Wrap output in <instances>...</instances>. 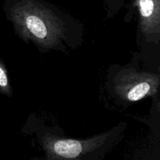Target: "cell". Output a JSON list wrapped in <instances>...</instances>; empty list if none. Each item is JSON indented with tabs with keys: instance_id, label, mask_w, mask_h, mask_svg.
<instances>
[{
	"instance_id": "1",
	"label": "cell",
	"mask_w": 160,
	"mask_h": 160,
	"mask_svg": "<svg viewBox=\"0 0 160 160\" xmlns=\"http://www.w3.org/2000/svg\"><path fill=\"white\" fill-rule=\"evenodd\" d=\"M9 18L22 38L41 48H59L69 38L71 23L39 0H15Z\"/></svg>"
},
{
	"instance_id": "2",
	"label": "cell",
	"mask_w": 160,
	"mask_h": 160,
	"mask_svg": "<svg viewBox=\"0 0 160 160\" xmlns=\"http://www.w3.org/2000/svg\"><path fill=\"white\" fill-rule=\"evenodd\" d=\"M158 73L138 71L133 68H123L112 81V89L122 101L134 102L147 96L155 95L159 86Z\"/></svg>"
},
{
	"instance_id": "3",
	"label": "cell",
	"mask_w": 160,
	"mask_h": 160,
	"mask_svg": "<svg viewBox=\"0 0 160 160\" xmlns=\"http://www.w3.org/2000/svg\"><path fill=\"white\" fill-rule=\"evenodd\" d=\"M142 34L148 41L158 42L160 35V0H135Z\"/></svg>"
},
{
	"instance_id": "4",
	"label": "cell",
	"mask_w": 160,
	"mask_h": 160,
	"mask_svg": "<svg viewBox=\"0 0 160 160\" xmlns=\"http://www.w3.org/2000/svg\"><path fill=\"white\" fill-rule=\"evenodd\" d=\"M109 132L85 142L74 139H52L50 141L49 145L55 154L67 159H74L92 145H96L98 141L106 138L109 136Z\"/></svg>"
},
{
	"instance_id": "5",
	"label": "cell",
	"mask_w": 160,
	"mask_h": 160,
	"mask_svg": "<svg viewBox=\"0 0 160 160\" xmlns=\"http://www.w3.org/2000/svg\"><path fill=\"white\" fill-rule=\"evenodd\" d=\"M12 92L7 71L4 63L0 59V93L10 97L12 95Z\"/></svg>"
}]
</instances>
